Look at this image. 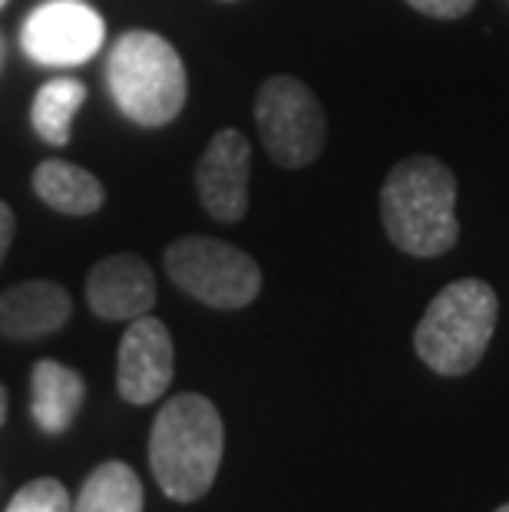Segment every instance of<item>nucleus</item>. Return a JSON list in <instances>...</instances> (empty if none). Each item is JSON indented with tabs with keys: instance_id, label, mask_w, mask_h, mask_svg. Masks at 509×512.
Returning <instances> with one entry per match:
<instances>
[{
	"instance_id": "f257e3e1",
	"label": "nucleus",
	"mask_w": 509,
	"mask_h": 512,
	"mask_svg": "<svg viewBox=\"0 0 509 512\" xmlns=\"http://www.w3.org/2000/svg\"><path fill=\"white\" fill-rule=\"evenodd\" d=\"M381 219L387 238L404 255H447L460 238L457 176L437 156L397 162L381 185Z\"/></svg>"
},
{
	"instance_id": "f03ea898",
	"label": "nucleus",
	"mask_w": 509,
	"mask_h": 512,
	"mask_svg": "<svg viewBox=\"0 0 509 512\" xmlns=\"http://www.w3.org/2000/svg\"><path fill=\"white\" fill-rule=\"evenodd\" d=\"M225 453V427L215 403L179 394L162 403L149 433V466L159 489L176 503H196L212 489Z\"/></svg>"
},
{
	"instance_id": "7ed1b4c3",
	"label": "nucleus",
	"mask_w": 509,
	"mask_h": 512,
	"mask_svg": "<svg viewBox=\"0 0 509 512\" xmlns=\"http://www.w3.org/2000/svg\"><path fill=\"white\" fill-rule=\"evenodd\" d=\"M106 86L129 123L159 129L172 123L189 96L186 63L166 37L129 30L106 53Z\"/></svg>"
},
{
	"instance_id": "20e7f679",
	"label": "nucleus",
	"mask_w": 509,
	"mask_h": 512,
	"mask_svg": "<svg viewBox=\"0 0 509 512\" xmlns=\"http://www.w3.org/2000/svg\"><path fill=\"white\" fill-rule=\"evenodd\" d=\"M500 321V298L480 278H460L427 304L414 331V351L433 374L463 377L480 367Z\"/></svg>"
},
{
	"instance_id": "39448f33",
	"label": "nucleus",
	"mask_w": 509,
	"mask_h": 512,
	"mask_svg": "<svg viewBox=\"0 0 509 512\" xmlns=\"http://www.w3.org/2000/svg\"><path fill=\"white\" fill-rule=\"evenodd\" d=\"M166 271L172 285L215 311L248 308L262 294L258 261L219 238L186 235L166 248Z\"/></svg>"
},
{
	"instance_id": "423d86ee",
	"label": "nucleus",
	"mask_w": 509,
	"mask_h": 512,
	"mask_svg": "<svg viewBox=\"0 0 509 512\" xmlns=\"http://www.w3.org/2000/svg\"><path fill=\"white\" fill-rule=\"evenodd\" d=\"M255 126L265 152L281 169H305L321 156L328 119L321 100L298 76H268L255 96Z\"/></svg>"
},
{
	"instance_id": "0eeeda50",
	"label": "nucleus",
	"mask_w": 509,
	"mask_h": 512,
	"mask_svg": "<svg viewBox=\"0 0 509 512\" xmlns=\"http://www.w3.org/2000/svg\"><path fill=\"white\" fill-rule=\"evenodd\" d=\"M106 20L83 0H47L20 27V47L40 67H80L103 50Z\"/></svg>"
},
{
	"instance_id": "6e6552de",
	"label": "nucleus",
	"mask_w": 509,
	"mask_h": 512,
	"mask_svg": "<svg viewBox=\"0 0 509 512\" xmlns=\"http://www.w3.org/2000/svg\"><path fill=\"white\" fill-rule=\"evenodd\" d=\"M172 370H176V347L172 334L159 318L129 321V328L119 341V364H116V387L119 397L136 407L156 403L172 384Z\"/></svg>"
},
{
	"instance_id": "1a4fd4ad",
	"label": "nucleus",
	"mask_w": 509,
	"mask_h": 512,
	"mask_svg": "<svg viewBox=\"0 0 509 512\" xmlns=\"http://www.w3.org/2000/svg\"><path fill=\"white\" fill-rule=\"evenodd\" d=\"M248 172L252 146L238 129H219L196 166V192L215 222L235 225L248 212Z\"/></svg>"
},
{
	"instance_id": "9d476101",
	"label": "nucleus",
	"mask_w": 509,
	"mask_h": 512,
	"mask_svg": "<svg viewBox=\"0 0 509 512\" xmlns=\"http://www.w3.org/2000/svg\"><path fill=\"white\" fill-rule=\"evenodd\" d=\"M86 301L103 321H136L156 308L153 268L139 255H110L96 261L86 278Z\"/></svg>"
},
{
	"instance_id": "9b49d317",
	"label": "nucleus",
	"mask_w": 509,
	"mask_h": 512,
	"mask_svg": "<svg viewBox=\"0 0 509 512\" xmlns=\"http://www.w3.org/2000/svg\"><path fill=\"white\" fill-rule=\"evenodd\" d=\"M70 291L57 281H20L0 291V337L7 341H37L57 334L70 321Z\"/></svg>"
},
{
	"instance_id": "f8f14e48",
	"label": "nucleus",
	"mask_w": 509,
	"mask_h": 512,
	"mask_svg": "<svg viewBox=\"0 0 509 512\" xmlns=\"http://www.w3.org/2000/svg\"><path fill=\"white\" fill-rule=\"evenodd\" d=\"M86 387L73 367L60 361H37L30 374V413L47 437H60L70 430L83 407Z\"/></svg>"
},
{
	"instance_id": "ddd939ff",
	"label": "nucleus",
	"mask_w": 509,
	"mask_h": 512,
	"mask_svg": "<svg viewBox=\"0 0 509 512\" xmlns=\"http://www.w3.org/2000/svg\"><path fill=\"white\" fill-rule=\"evenodd\" d=\"M34 192L43 205L63 215H93L103 209V182L73 162L47 159L34 169Z\"/></svg>"
},
{
	"instance_id": "4468645a",
	"label": "nucleus",
	"mask_w": 509,
	"mask_h": 512,
	"mask_svg": "<svg viewBox=\"0 0 509 512\" xmlns=\"http://www.w3.org/2000/svg\"><path fill=\"white\" fill-rule=\"evenodd\" d=\"M83 100H86V86L80 80H73V76L47 80L37 90L34 106H30V126H34V133L50 146H67L73 116L80 113Z\"/></svg>"
},
{
	"instance_id": "2eb2a0df",
	"label": "nucleus",
	"mask_w": 509,
	"mask_h": 512,
	"mask_svg": "<svg viewBox=\"0 0 509 512\" xmlns=\"http://www.w3.org/2000/svg\"><path fill=\"white\" fill-rule=\"evenodd\" d=\"M70 512H143V483L133 466L110 460L90 473Z\"/></svg>"
},
{
	"instance_id": "dca6fc26",
	"label": "nucleus",
	"mask_w": 509,
	"mask_h": 512,
	"mask_svg": "<svg viewBox=\"0 0 509 512\" xmlns=\"http://www.w3.org/2000/svg\"><path fill=\"white\" fill-rule=\"evenodd\" d=\"M70 509L73 499L67 493V486L53 476H40L24 489H17L4 512H70Z\"/></svg>"
},
{
	"instance_id": "f3484780",
	"label": "nucleus",
	"mask_w": 509,
	"mask_h": 512,
	"mask_svg": "<svg viewBox=\"0 0 509 512\" xmlns=\"http://www.w3.org/2000/svg\"><path fill=\"white\" fill-rule=\"evenodd\" d=\"M417 14L433 17V20H460L467 17L476 0H407Z\"/></svg>"
},
{
	"instance_id": "a211bd4d",
	"label": "nucleus",
	"mask_w": 509,
	"mask_h": 512,
	"mask_svg": "<svg viewBox=\"0 0 509 512\" xmlns=\"http://www.w3.org/2000/svg\"><path fill=\"white\" fill-rule=\"evenodd\" d=\"M14 232H17V219H14V209L7 202H0V265L10 252V242H14Z\"/></svg>"
},
{
	"instance_id": "6ab92c4d",
	"label": "nucleus",
	"mask_w": 509,
	"mask_h": 512,
	"mask_svg": "<svg viewBox=\"0 0 509 512\" xmlns=\"http://www.w3.org/2000/svg\"><path fill=\"white\" fill-rule=\"evenodd\" d=\"M4 420H7V390L0 387V427H4Z\"/></svg>"
},
{
	"instance_id": "aec40b11",
	"label": "nucleus",
	"mask_w": 509,
	"mask_h": 512,
	"mask_svg": "<svg viewBox=\"0 0 509 512\" xmlns=\"http://www.w3.org/2000/svg\"><path fill=\"white\" fill-rule=\"evenodd\" d=\"M4 53H7V43H4V37H0V67H4Z\"/></svg>"
},
{
	"instance_id": "412c9836",
	"label": "nucleus",
	"mask_w": 509,
	"mask_h": 512,
	"mask_svg": "<svg viewBox=\"0 0 509 512\" xmlns=\"http://www.w3.org/2000/svg\"><path fill=\"white\" fill-rule=\"evenodd\" d=\"M496 512H509V503H503L500 509H496Z\"/></svg>"
},
{
	"instance_id": "4be33fe9",
	"label": "nucleus",
	"mask_w": 509,
	"mask_h": 512,
	"mask_svg": "<svg viewBox=\"0 0 509 512\" xmlns=\"http://www.w3.org/2000/svg\"><path fill=\"white\" fill-rule=\"evenodd\" d=\"M4 4H7V0H0V7H4Z\"/></svg>"
}]
</instances>
